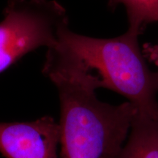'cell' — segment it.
<instances>
[{"label": "cell", "mask_w": 158, "mask_h": 158, "mask_svg": "<svg viewBox=\"0 0 158 158\" xmlns=\"http://www.w3.org/2000/svg\"><path fill=\"white\" fill-rule=\"evenodd\" d=\"M45 76L58 91L61 158H118L137 114L133 105L100 100L98 79L74 67L55 68Z\"/></svg>", "instance_id": "1"}, {"label": "cell", "mask_w": 158, "mask_h": 158, "mask_svg": "<svg viewBox=\"0 0 158 158\" xmlns=\"http://www.w3.org/2000/svg\"><path fill=\"white\" fill-rule=\"evenodd\" d=\"M139 35L127 29L113 38L79 35L66 26L58 43L86 72L98 77L102 88L127 98L137 113L158 116V72L147 64L138 43Z\"/></svg>", "instance_id": "2"}, {"label": "cell", "mask_w": 158, "mask_h": 158, "mask_svg": "<svg viewBox=\"0 0 158 158\" xmlns=\"http://www.w3.org/2000/svg\"><path fill=\"white\" fill-rule=\"evenodd\" d=\"M68 21L55 0H9L0 22V74L31 51L55 46Z\"/></svg>", "instance_id": "3"}, {"label": "cell", "mask_w": 158, "mask_h": 158, "mask_svg": "<svg viewBox=\"0 0 158 158\" xmlns=\"http://www.w3.org/2000/svg\"><path fill=\"white\" fill-rule=\"evenodd\" d=\"M59 141V124L50 116L0 122V153L5 158H58Z\"/></svg>", "instance_id": "4"}, {"label": "cell", "mask_w": 158, "mask_h": 158, "mask_svg": "<svg viewBox=\"0 0 158 158\" xmlns=\"http://www.w3.org/2000/svg\"><path fill=\"white\" fill-rule=\"evenodd\" d=\"M118 158H158V116L135 114Z\"/></svg>", "instance_id": "5"}, {"label": "cell", "mask_w": 158, "mask_h": 158, "mask_svg": "<svg viewBox=\"0 0 158 158\" xmlns=\"http://www.w3.org/2000/svg\"><path fill=\"white\" fill-rule=\"evenodd\" d=\"M120 5L126 10L127 29L139 35L149 24L158 23V0H108L113 10Z\"/></svg>", "instance_id": "6"}, {"label": "cell", "mask_w": 158, "mask_h": 158, "mask_svg": "<svg viewBox=\"0 0 158 158\" xmlns=\"http://www.w3.org/2000/svg\"><path fill=\"white\" fill-rule=\"evenodd\" d=\"M142 53L146 59L158 67V43L155 45L145 43L142 47Z\"/></svg>", "instance_id": "7"}]
</instances>
